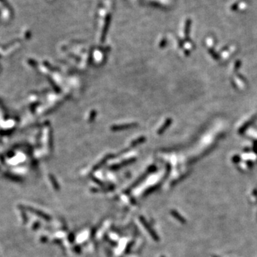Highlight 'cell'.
<instances>
[{"label": "cell", "instance_id": "cell-1", "mask_svg": "<svg viewBox=\"0 0 257 257\" xmlns=\"http://www.w3.org/2000/svg\"><path fill=\"white\" fill-rule=\"evenodd\" d=\"M27 209L28 210H31V212L32 213H34V214H36L37 215H39V216H41V217H42V218H44V219H49V218H48V217L46 215H45L44 214H43V213H42V212H40V211H37V210H34V209H31V208H27Z\"/></svg>", "mask_w": 257, "mask_h": 257}]
</instances>
